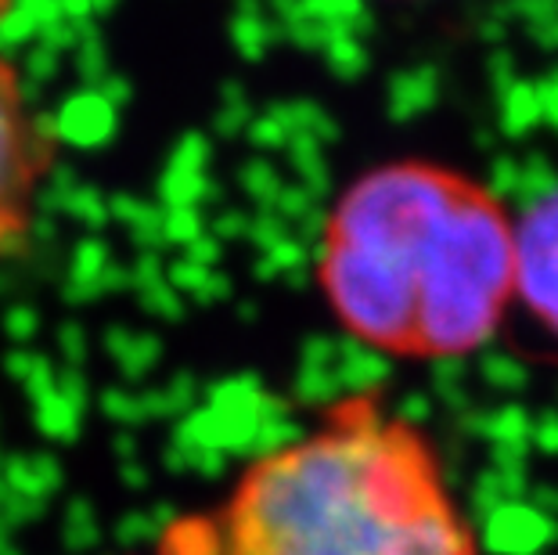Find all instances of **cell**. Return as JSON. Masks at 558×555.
Listing matches in <instances>:
<instances>
[{"label": "cell", "mask_w": 558, "mask_h": 555, "mask_svg": "<svg viewBox=\"0 0 558 555\" xmlns=\"http://www.w3.org/2000/svg\"><path fill=\"white\" fill-rule=\"evenodd\" d=\"M314 278L339 328L364 347L465 358L515 303V217L490 184L447 162H375L331 198Z\"/></svg>", "instance_id": "obj_1"}, {"label": "cell", "mask_w": 558, "mask_h": 555, "mask_svg": "<svg viewBox=\"0 0 558 555\" xmlns=\"http://www.w3.org/2000/svg\"><path fill=\"white\" fill-rule=\"evenodd\" d=\"M220 555H476L429 447L375 397L245 472Z\"/></svg>", "instance_id": "obj_2"}, {"label": "cell", "mask_w": 558, "mask_h": 555, "mask_svg": "<svg viewBox=\"0 0 558 555\" xmlns=\"http://www.w3.org/2000/svg\"><path fill=\"white\" fill-rule=\"evenodd\" d=\"M15 0H0V26ZM58 167V134L22 76V65L0 47V264L26 250Z\"/></svg>", "instance_id": "obj_3"}, {"label": "cell", "mask_w": 558, "mask_h": 555, "mask_svg": "<svg viewBox=\"0 0 558 555\" xmlns=\"http://www.w3.org/2000/svg\"><path fill=\"white\" fill-rule=\"evenodd\" d=\"M515 303L558 339V184L515 217Z\"/></svg>", "instance_id": "obj_4"}]
</instances>
